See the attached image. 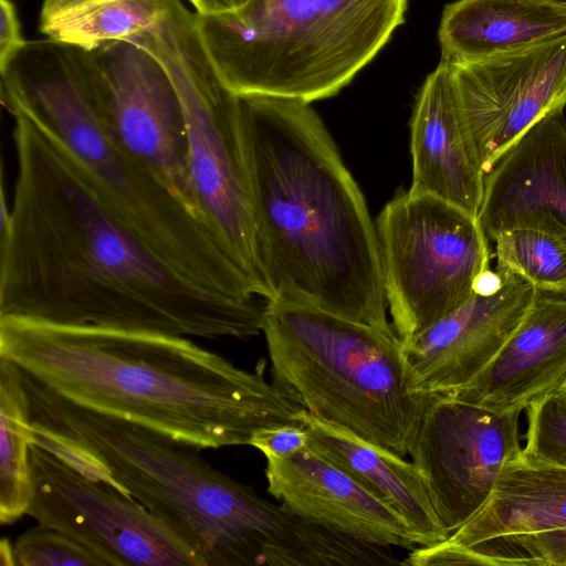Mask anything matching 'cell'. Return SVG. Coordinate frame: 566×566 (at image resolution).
Here are the masks:
<instances>
[{"instance_id":"cell-1","label":"cell","mask_w":566,"mask_h":566,"mask_svg":"<svg viewBox=\"0 0 566 566\" xmlns=\"http://www.w3.org/2000/svg\"><path fill=\"white\" fill-rule=\"evenodd\" d=\"M0 228V319L203 338L258 336L264 306L185 280L97 198L62 145L15 114Z\"/></svg>"},{"instance_id":"cell-2","label":"cell","mask_w":566,"mask_h":566,"mask_svg":"<svg viewBox=\"0 0 566 566\" xmlns=\"http://www.w3.org/2000/svg\"><path fill=\"white\" fill-rule=\"evenodd\" d=\"M19 371L35 442L138 501L198 566H339L347 559V536L263 499L213 468L200 447L81 405Z\"/></svg>"},{"instance_id":"cell-3","label":"cell","mask_w":566,"mask_h":566,"mask_svg":"<svg viewBox=\"0 0 566 566\" xmlns=\"http://www.w3.org/2000/svg\"><path fill=\"white\" fill-rule=\"evenodd\" d=\"M239 97L266 301L395 331L376 223L318 114L300 101Z\"/></svg>"},{"instance_id":"cell-4","label":"cell","mask_w":566,"mask_h":566,"mask_svg":"<svg viewBox=\"0 0 566 566\" xmlns=\"http://www.w3.org/2000/svg\"><path fill=\"white\" fill-rule=\"evenodd\" d=\"M0 358L55 392L205 448L245 446L263 428L304 426L265 379L186 336L0 319Z\"/></svg>"},{"instance_id":"cell-5","label":"cell","mask_w":566,"mask_h":566,"mask_svg":"<svg viewBox=\"0 0 566 566\" xmlns=\"http://www.w3.org/2000/svg\"><path fill=\"white\" fill-rule=\"evenodd\" d=\"M8 111L55 138L105 207L166 265L207 291L251 300L255 290L186 199L127 153L103 124L73 46L27 41L0 67Z\"/></svg>"},{"instance_id":"cell-6","label":"cell","mask_w":566,"mask_h":566,"mask_svg":"<svg viewBox=\"0 0 566 566\" xmlns=\"http://www.w3.org/2000/svg\"><path fill=\"white\" fill-rule=\"evenodd\" d=\"M408 0H250L195 12L213 66L237 95L312 103L336 95L405 22Z\"/></svg>"},{"instance_id":"cell-7","label":"cell","mask_w":566,"mask_h":566,"mask_svg":"<svg viewBox=\"0 0 566 566\" xmlns=\"http://www.w3.org/2000/svg\"><path fill=\"white\" fill-rule=\"evenodd\" d=\"M272 384L315 418L400 457L409 454L432 396L409 390L403 345L325 308L266 301L263 327Z\"/></svg>"},{"instance_id":"cell-8","label":"cell","mask_w":566,"mask_h":566,"mask_svg":"<svg viewBox=\"0 0 566 566\" xmlns=\"http://www.w3.org/2000/svg\"><path fill=\"white\" fill-rule=\"evenodd\" d=\"M126 40L151 52L170 75L186 120L195 206L224 254L266 300L239 95L218 74L199 38L195 13L180 0H172L154 27Z\"/></svg>"},{"instance_id":"cell-9","label":"cell","mask_w":566,"mask_h":566,"mask_svg":"<svg viewBox=\"0 0 566 566\" xmlns=\"http://www.w3.org/2000/svg\"><path fill=\"white\" fill-rule=\"evenodd\" d=\"M376 229L392 327L406 343L461 306L490 270L476 217L409 190L389 201Z\"/></svg>"},{"instance_id":"cell-10","label":"cell","mask_w":566,"mask_h":566,"mask_svg":"<svg viewBox=\"0 0 566 566\" xmlns=\"http://www.w3.org/2000/svg\"><path fill=\"white\" fill-rule=\"evenodd\" d=\"M30 476L25 514L84 546L103 566H198L138 501L38 442L30 447Z\"/></svg>"},{"instance_id":"cell-11","label":"cell","mask_w":566,"mask_h":566,"mask_svg":"<svg viewBox=\"0 0 566 566\" xmlns=\"http://www.w3.org/2000/svg\"><path fill=\"white\" fill-rule=\"evenodd\" d=\"M73 48L112 136L196 208L184 109L163 63L129 40L92 51Z\"/></svg>"},{"instance_id":"cell-12","label":"cell","mask_w":566,"mask_h":566,"mask_svg":"<svg viewBox=\"0 0 566 566\" xmlns=\"http://www.w3.org/2000/svg\"><path fill=\"white\" fill-rule=\"evenodd\" d=\"M520 413L451 397H433L427 408L409 454L449 534L481 510L505 464L521 454Z\"/></svg>"},{"instance_id":"cell-13","label":"cell","mask_w":566,"mask_h":566,"mask_svg":"<svg viewBox=\"0 0 566 566\" xmlns=\"http://www.w3.org/2000/svg\"><path fill=\"white\" fill-rule=\"evenodd\" d=\"M449 64L462 118L484 174L535 123L566 106V35Z\"/></svg>"},{"instance_id":"cell-14","label":"cell","mask_w":566,"mask_h":566,"mask_svg":"<svg viewBox=\"0 0 566 566\" xmlns=\"http://www.w3.org/2000/svg\"><path fill=\"white\" fill-rule=\"evenodd\" d=\"M533 294L525 277L488 270L461 306L402 343L409 390L453 397L468 387L517 328Z\"/></svg>"},{"instance_id":"cell-15","label":"cell","mask_w":566,"mask_h":566,"mask_svg":"<svg viewBox=\"0 0 566 566\" xmlns=\"http://www.w3.org/2000/svg\"><path fill=\"white\" fill-rule=\"evenodd\" d=\"M478 220L488 239L534 229L566 245V120L554 111L527 129L484 176Z\"/></svg>"},{"instance_id":"cell-16","label":"cell","mask_w":566,"mask_h":566,"mask_svg":"<svg viewBox=\"0 0 566 566\" xmlns=\"http://www.w3.org/2000/svg\"><path fill=\"white\" fill-rule=\"evenodd\" d=\"M265 459L266 491L292 514L366 544L410 551L419 546L396 512L310 447Z\"/></svg>"},{"instance_id":"cell-17","label":"cell","mask_w":566,"mask_h":566,"mask_svg":"<svg viewBox=\"0 0 566 566\" xmlns=\"http://www.w3.org/2000/svg\"><path fill=\"white\" fill-rule=\"evenodd\" d=\"M566 378V290L534 287L517 328L481 374L451 398L521 412Z\"/></svg>"},{"instance_id":"cell-18","label":"cell","mask_w":566,"mask_h":566,"mask_svg":"<svg viewBox=\"0 0 566 566\" xmlns=\"http://www.w3.org/2000/svg\"><path fill=\"white\" fill-rule=\"evenodd\" d=\"M412 193L444 200L478 218L484 176L467 132L450 64L440 59L424 78L410 122Z\"/></svg>"},{"instance_id":"cell-19","label":"cell","mask_w":566,"mask_h":566,"mask_svg":"<svg viewBox=\"0 0 566 566\" xmlns=\"http://www.w3.org/2000/svg\"><path fill=\"white\" fill-rule=\"evenodd\" d=\"M308 447L346 471L396 512L416 535L419 546L446 541L428 485L411 461L358 436L302 411Z\"/></svg>"},{"instance_id":"cell-20","label":"cell","mask_w":566,"mask_h":566,"mask_svg":"<svg viewBox=\"0 0 566 566\" xmlns=\"http://www.w3.org/2000/svg\"><path fill=\"white\" fill-rule=\"evenodd\" d=\"M566 35V13L538 0H457L446 4L438 41L441 60L486 59Z\"/></svg>"},{"instance_id":"cell-21","label":"cell","mask_w":566,"mask_h":566,"mask_svg":"<svg viewBox=\"0 0 566 566\" xmlns=\"http://www.w3.org/2000/svg\"><path fill=\"white\" fill-rule=\"evenodd\" d=\"M566 526V468L526 457L507 462L485 504L448 541L469 546L515 533Z\"/></svg>"},{"instance_id":"cell-22","label":"cell","mask_w":566,"mask_h":566,"mask_svg":"<svg viewBox=\"0 0 566 566\" xmlns=\"http://www.w3.org/2000/svg\"><path fill=\"white\" fill-rule=\"evenodd\" d=\"M172 0H44L39 30L86 51L150 29Z\"/></svg>"},{"instance_id":"cell-23","label":"cell","mask_w":566,"mask_h":566,"mask_svg":"<svg viewBox=\"0 0 566 566\" xmlns=\"http://www.w3.org/2000/svg\"><path fill=\"white\" fill-rule=\"evenodd\" d=\"M35 432L17 366L0 358V522L12 524L31 501L30 447Z\"/></svg>"},{"instance_id":"cell-24","label":"cell","mask_w":566,"mask_h":566,"mask_svg":"<svg viewBox=\"0 0 566 566\" xmlns=\"http://www.w3.org/2000/svg\"><path fill=\"white\" fill-rule=\"evenodd\" d=\"M421 560L427 566H566V526L493 536L469 546L447 538L422 548Z\"/></svg>"},{"instance_id":"cell-25","label":"cell","mask_w":566,"mask_h":566,"mask_svg":"<svg viewBox=\"0 0 566 566\" xmlns=\"http://www.w3.org/2000/svg\"><path fill=\"white\" fill-rule=\"evenodd\" d=\"M499 272L518 274L534 287L566 290V245L555 237L534 229H511L497 233Z\"/></svg>"},{"instance_id":"cell-26","label":"cell","mask_w":566,"mask_h":566,"mask_svg":"<svg viewBox=\"0 0 566 566\" xmlns=\"http://www.w3.org/2000/svg\"><path fill=\"white\" fill-rule=\"evenodd\" d=\"M523 453L534 460L566 468V398L557 391L527 408Z\"/></svg>"},{"instance_id":"cell-27","label":"cell","mask_w":566,"mask_h":566,"mask_svg":"<svg viewBox=\"0 0 566 566\" xmlns=\"http://www.w3.org/2000/svg\"><path fill=\"white\" fill-rule=\"evenodd\" d=\"M15 566H103L67 535L41 525L21 534L14 545Z\"/></svg>"},{"instance_id":"cell-28","label":"cell","mask_w":566,"mask_h":566,"mask_svg":"<svg viewBox=\"0 0 566 566\" xmlns=\"http://www.w3.org/2000/svg\"><path fill=\"white\" fill-rule=\"evenodd\" d=\"M249 446L264 457L286 458L308 447V434L304 426L282 424L256 431Z\"/></svg>"},{"instance_id":"cell-29","label":"cell","mask_w":566,"mask_h":566,"mask_svg":"<svg viewBox=\"0 0 566 566\" xmlns=\"http://www.w3.org/2000/svg\"><path fill=\"white\" fill-rule=\"evenodd\" d=\"M17 9L11 0H0V67L25 43Z\"/></svg>"},{"instance_id":"cell-30","label":"cell","mask_w":566,"mask_h":566,"mask_svg":"<svg viewBox=\"0 0 566 566\" xmlns=\"http://www.w3.org/2000/svg\"><path fill=\"white\" fill-rule=\"evenodd\" d=\"M199 13H218L238 9L250 0H189Z\"/></svg>"},{"instance_id":"cell-31","label":"cell","mask_w":566,"mask_h":566,"mask_svg":"<svg viewBox=\"0 0 566 566\" xmlns=\"http://www.w3.org/2000/svg\"><path fill=\"white\" fill-rule=\"evenodd\" d=\"M0 563L4 566H15L13 546L7 538H2L0 543Z\"/></svg>"},{"instance_id":"cell-32","label":"cell","mask_w":566,"mask_h":566,"mask_svg":"<svg viewBox=\"0 0 566 566\" xmlns=\"http://www.w3.org/2000/svg\"><path fill=\"white\" fill-rule=\"evenodd\" d=\"M566 13V0H538Z\"/></svg>"},{"instance_id":"cell-33","label":"cell","mask_w":566,"mask_h":566,"mask_svg":"<svg viewBox=\"0 0 566 566\" xmlns=\"http://www.w3.org/2000/svg\"><path fill=\"white\" fill-rule=\"evenodd\" d=\"M556 391L566 398V378Z\"/></svg>"}]
</instances>
